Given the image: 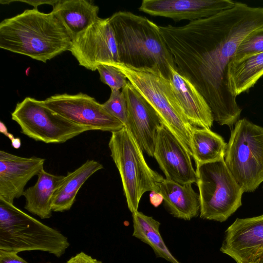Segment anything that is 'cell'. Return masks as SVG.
Instances as JSON below:
<instances>
[{
    "label": "cell",
    "mask_w": 263,
    "mask_h": 263,
    "mask_svg": "<svg viewBox=\"0 0 263 263\" xmlns=\"http://www.w3.org/2000/svg\"><path fill=\"white\" fill-rule=\"evenodd\" d=\"M262 27V7L236 2L182 26H159L176 69L204 97L220 125L232 127L242 110L228 88L229 64L245 37Z\"/></svg>",
    "instance_id": "cell-1"
},
{
    "label": "cell",
    "mask_w": 263,
    "mask_h": 263,
    "mask_svg": "<svg viewBox=\"0 0 263 263\" xmlns=\"http://www.w3.org/2000/svg\"><path fill=\"white\" fill-rule=\"evenodd\" d=\"M72 40L51 12L26 10L0 23V48L46 63L69 51Z\"/></svg>",
    "instance_id": "cell-2"
},
{
    "label": "cell",
    "mask_w": 263,
    "mask_h": 263,
    "mask_svg": "<svg viewBox=\"0 0 263 263\" xmlns=\"http://www.w3.org/2000/svg\"><path fill=\"white\" fill-rule=\"evenodd\" d=\"M114 31L119 63L135 68L157 67L170 79L174 61L159 26L146 17L120 11L109 17Z\"/></svg>",
    "instance_id": "cell-3"
},
{
    "label": "cell",
    "mask_w": 263,
    "mask_h": 263,
    "mask_svg": "<svg viewBox=\"0 0 263 263\" xmlns=\"http://www.w3.org/2000/svg\"><path fill=\"white\" fill-rule=\"evenodd\" d=\"M112 66L126 76L155 109L162 124L178 138L192 157L191 137L196 127L185 117L170 80L157 67L137 68L119 62Z\"/></svg>",
    "instance_id": "cell-4"
},
{
    "label": "cell",
    "mask_w": 263,
    "mask_h": 263,
    "mask_svg": "<svg viewBox=\"0 0 263 263\" xmlns=\"http://www.w3.org/2000/svg\"><path fill=\"white\" fill-rule=\"evenodd\" d=\"M69 246L67 238L59 231L0 199V250H38L59 257Z\"/></svg>",
    "instance_id": "cell-5"
},
{
    "label": "cell",
    "mask_w": 263,
    "mask_h": 263,
    "mask_svg": "<svg viewBox=\"0 0 263 263\" xmlns=\"http://www.w3.org/2000/svg\"><path fill=\"white\" fill-rule=\"evenodd\" d=\"M108 147L120 174L127 206L133 213L147 192H159L164 178L147 164L143 151L126 127L111 133Z\"/></svg>",
    "instance_id": "cell-6"
},
{
    "label": "cell",
    "mask_w": 263,
    "mask_h": 263,
    "mask_svg": "<svg viewBox=\"0 0 263 263\" xmlns=\"http://www.w3.org/2000/svg\"><path fill=\"white\" fill-rule=\"evenodd\" d=\"M200 218L223 222L242 205L244 191L224 159L196 164Z\"/></svg>",
    "instance_id": "cell-7"
},
{
    "label": "cell",
    "mask_w": 263,
    "mask_h": 263,
    "mask_svg": "<svg viewBox=\"0 0 263 263\" xmlns=\"http://www.w3.org/2000/svg\"><path fill=\"white\" fill-rule=\"evenodd\" d=\"M224 159L244 192L254 191L263 182V127L245 118L238 120Z\"/></svg>",
    "instance_id": "cell-8"
},
{
    "label": "cell",
    "mask_w": 263,
    "mask_h": 263,
    "mask_svg": "<svg viewBox=\"0 0 263 263\" xmlns=\"http://www.w3.org/2000/svg\"><path fill=\"white\" fill-rule=\"evenodd\" d=\"M24 135L45 143H62L91 130L64 118L47 107L42 101L26 97L11 113Z\"/></svg>",
    "instance_id": "cell-9"
},
{
    "label": "cell",
    "mask_w": 263,
    "mask_h": 263,
    "mask_svg": "<svg viewBox=\"0 0 263 263\" xmlns=\"http://www.w3.org/2000/svg\"><path fill=\"white\" fill-rule=\"evenodd\" d=\"M42 101L47 107L64 118L91 130L112 133L124 127L122 122L107 112L102 104L82 92L55 95Z\"/></svg>",
    "instance_id": "cell-10"
},
{
    "label": "cell",
    "mask_w": 263,
    "mask_h": 263,
    "mask_svg": "<svg viewBox=\"0 0 263 263\" xmlns=\"http://www.w3.org/2000/svg\"><path fill=\"white\" fill-rule=\"evenodd\" d=\"M79 65L91 71L100 65L119 62L114 31L109 17L99 18L72 40L69 50Z\"/></svg>",
    "instance_id": "cell-11"
},
{
    "label": "cell",
    "mask_w": 263,
    "mask_h": 263,
    "mask_svg": "<svg viewBox=\"0 0 263 263\" xmlns=\"http://www.w3.org/2000/svg\"><path fill=\"white\" fill-rule=\"evenodd\" d=\"M220 250L237 263H254L263 253V215L237 218L226 231Z\"/></svg>",
    "instance_id": "cell-12"
},
{
    "label": "cell",
    "mask_w": 263,
    "mask_h": 263,
    "mask_svg": "<svg viewBox=\"0 0 263 263\" xmlns=\"http://www.w3.org/2000/svg\"><path fill=\"white\" fill-rule=\"evenodd\" d=\"M153 157L166 179L182 184L196 182L191 156L163 124L158 130Z\"/></svg>",
    "instance_id": "cell-13"
},
{
    "label": "cell",
    "mask_w": 263,
    "mask_h": 263,
    "mask_svg": "<svg viewBox=\"0 0 263 263\" xmlns=\"http://www.w3.org/2000/svg\"><path fill=\"white\" fill-rule=\"evenodd\" d=\"M127 105V127L144 152L153 157L162 123L153 107L128 81L122 89Z\"/></svg>",
    "instance_id": "cell-14"
},
{
    "label": "cell",
    "mask_w": 263,
    "mask_h": 263,
    "mask_svg": "<svg viewBox=\"0 0 263 263\" xmlns=\"http://www.w3.org/2000/svg\"><path fill=\"white\" fill-rule=\"evenodd\" d=\"M231 0H143L139 10L149 15L190 22L213 16L232 8Z\"/></svg>",
    "instance_id": "cell-15"
},
{
    "label": "cell",
    "mask_w": 263,
    "mask_h": 263,
    "mask_svg": "<svg viewBox=\"0 0 263 263\" xmlns=\"http://www.w3.org/2000/svg\"><path fill=\"white\" fill-rule=\"evenodd\" d=\"M45 159L35 156L20 157L0 151V199L13 204L23 196L25 187L44 167Z\"/></svg>",
    "instance_id": "cell-16"
},
{
    "label": "cell",
    "mask_w": 263,
    "mask_h": 263,
    "mask_svg": "<svg viewBox=\"0 0 263 263\" xmlns=\"http://www.w3.org/2000/svg\"><path fill=\"white\" fill-rule=\"evenodd\" d=\"M170 72L169 80L186 118L194 127L210 129L214 120L204 97L176 67H171Z\"/></svg>",
    "instance_id": "cell-17"
},
{
    "label": "cell",
    "mask_w": 263,
    "mask_h": 263,
    "mask_svg": "<svg viewBox=\"0 0 263 263\" xmlns=\"http://www.w3.org/2000/svg\"><path fill=\"white\" fill-rule=\"evenodd\" d=\"M192 184H182L166 178L160 183L159 192L165 206L174 217L190 220L200 214L199 195Z\"/></svg>",
    "instance_id": "cell-18"
},
{
    "label": "cell",
    "mask_w": 263,
    "mask_h": 263,
    "mask_svg": "<svg viewBox=\"0 0 263 263\" xmlns=\"http://www.w3.org/2000/svg\"><path fill=\"white\" fill-rule=\"evenodd\" d=\"M99 11L98 6L86 0H59L51 12L72 40L99 18Z\"/></svg>",
    "instance_id": "cell-19"
},
{
    "label": "cell",
    "mask_w": 263,
    "mask_h": 263,
    "mask_svg": "<svg viewBox=\"0 0 263 263\" xmlns=\"http://www.w3.org/2000/svg\"><path fill=\"white\" fill-rule=\"evenodd\" d=\"M65 176L52 174L44 167L37 174V180L33 185L25 190V209L42 219L52 215V200L53 194Z\"/></svg>",
    "instance_id": "cell-20"
},
{
    "label": "cell",
    "mask_w": 263,
    "mask_h": 263,
    "mask_svg": "<svg viewBox=\"0 0 263 263\" xmlns=\"http://www.w3.org/2000/svg\"><path fill=\"white\" fill-rule=\"evenodd\" d=\"M101 163L88 160L73 172H68L55 190L52 200V210L68 211L74 203L80 189L95 173L102 169Z\"/></svg>",
    "instance_id": "cell-21"
},
{
    "label": "cell",
    "mask_w": 263,
    "mask_h": 263,
    "mask_svg": "<svg viewBox=\"0 0 263 263\" xmlns=\"http://www.w3.org/2000/svg\"><path fill=\"white\" fill-rule=\"evenodd\" d=\"M263 76V52L235 60L229 64L228 86L236 97L252 87Z\"/></svg>",
    "instance_id": "cell-22"
},
{
    "label": "cell",
    "mask_w": 263,
    "mask_h": 263,
    "mask_svg": "<svg viewBox=\"0 0 263 263\" xmlns=\"http://www.w3.org/2000/svg\"><path fill=\"white\" fill-rule=\"evenodd\" d=\"M132 217L133 236L151 247L157 257L171 263H180L165 244L160 233V223L158 221L138 211L132 213Z\"/></svg>",
    "instance_id": "cell-23"
},
{
    "label": "cell",
    "mask_w": 263,
    "mask_h": 263,
    "mask_svg": "<svg viewBox=\"0 0 263 263\" xmlns=\"http://www.w3.org/2000/svg\"><path fill=\"white\" fill-rule=\"evenodd\" d=\"M191 144L192 157L196 164L224 158L227 143L210 129L195 127Z\"/></svg>",
    "instance_id": "cell-24"
},
{
    "label": "cell",
    "mask_w": 263,
    "mask_h": 263,
    "mask_svg": "<svg viewBox=\"0 0 263 263\" xmlns=\"http://www.w3.org/2000/svg\"><path fill=\"white\" fill-rule=\"evenodd\" d=\"M263 52V27L249 34L238 46L232 60H239L246 57Z\"/></svg>",
    "instance_id": "cell-25"
},
{
    "label": "cell",
    "mask_w": 263,
    "mask_h": 263,
    "mask_svg": "<svg viewBox=\"0 0 263 263\" xmlns=\"http://www.w3.org/2000/svg\"><path fill=\"white\" fill-rule=\"evenodd\" d=\"M102 105L108 113L122 122L125 127L127 126V105L122 90L111 91L109 99Z\"/></svg>",
    "instance_id": "cell-26"
},
{
    "label": "cell",
    "mask_w": 263,
    "mask_h": 263,
    "mask_svg": "<svg viewBox=\"0 0 263 263\" xmlns=\"http://www.w3.org/2000/svg\"><path fill=\"white\" fill-rule=\"evenodd\" d=\"M100 80L107 85L112 90H120L123 88L128 80L126 76L114 66L103 64L97 68Z\"/></svg>",
    "instance_id": "cell-27"
},
{
    "label": "cell",
    "mask_w": 263,
    "mask_h": 263,
    "mask_svg": "<svg viewBox=\"0 0 263 263\" xmlns=\"http://www.w3.org/2000/svg\"><path fill=\"white\" fill-rule=\"evenodd\" d=\"M17 254L13 252L0 250V263H28Z\"/></svg>",
    "instance_id": "cell-28"
},
{
    "label": "cell",
    "mask_w": 263,
    "mask_h": 263,
    "mask_svg": "<svg viewBox=\"0 0 263 263\" xmlns=\"http://www.w3.org/2000/svg\"><path fill=\"white\" fill-rule=\"evenodd\" d=\"M67 263H102V262L81 252L71 257Z\"/></svg>",
    "instance_id": "cell-29"
},
{
    "label": "cell",
    "mask_w": 263,
    "mask_h": 263,
    "mask_svg": "<svg viewBox=\"0 0 263 263\" xmlns=\"http://www.w3.org/2000/svg\"><path fill=\"white\" fill-rule=\"evenodd\" d=\"M59 0H46V1H43V0H41V1H26V0H24V1H22V0H20V1H1V3L2 4H9L11 2H23V3H25L28 5H30L31 6H32L34 7V9H37V7L39 6L40 5H44V4H47V5H51L52 7H53L58 2Z\"/></svg>",
    "instance_id": "cell-30"
},
{
    "label": "cell",
    "mask_w": 263,
    "mask_h": 263,
    "mask_svg": "<svg viewBox=\"0 0 263 263\" xmlns=\"http://www.w3.org/2000/svg\"><path fill=\"white\" fill-rule=\"evenodd\" d=\"M149 198L151 204L155 207H158L163 201V196L160 192H151Z\"/></svg>",
    "instance_id": "cell-31"
},
{
    "label": "cell",
    "mask_w": 263,
    "mask_h": 263,
    "mask_svg": "<svg viewBox=\"0 0 263 263\" xmlns=\"http://www.w3.org/2000/svg\"><path fill=\"white\" fill-rule=\"evenodd\" d=\"M0 130L2 133L5 135L7 137H8L11 140H12L14 137L10 133H9L7 131V129L5 126V125L2 122H1V127Z\"/></svg>",
    "instance_id": "cell-32"
},
{
    "label": "cell",
    "mask_w": 263,
    "mask_h": 263,
    "mask_svg": "<svg viewBox=\"0 0 263 263\" xmlns=\"http://www.w3.org/2000/svg\"><path fill=\"white\" fill-rule=\"evenodd\" d=\"M11 141L12 146L15 149L19 148L21 146V141L19 138H14Z\"/></svg>",
    "instance_id": "cell-33"
},
{
    "label": "cell",
    "mask_w": 263,
    "mask_h": 263,
    "mask_svg": "<svg viewBox=\"0 0 263 263\" xmlns=\"http://www.w3.org/2000/svg\"><path fill=\"white\" fill-rule=\"evenodd\" d=\"M254 263H263V253L258 257Z\"/></svg>",
    "instance_id": "cell-34"
}]
</instances>
